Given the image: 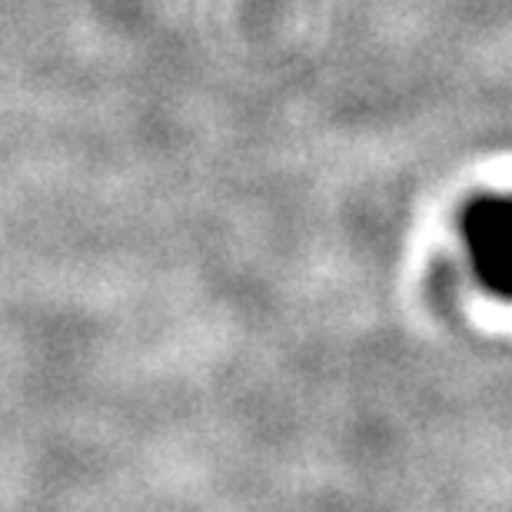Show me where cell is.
Wrapping results in <instances>:
<instances>
[{
  "label": "cell",
  "mask_w": 512,
  "mask_h": 512,
  "mask_svg": "<svg viewBox=\"0 0 512 512\" xmlns=\"http://www.w3.org/2000/svg\"><path fill=\"white\" fill-rule=\"evenodd\" d=\"M509 203L486 200L469 217V247L476 256V270L489 286H503L509 273Z\"/></svg>",
  "instance_id": "cell-1"
}]
</instances>
